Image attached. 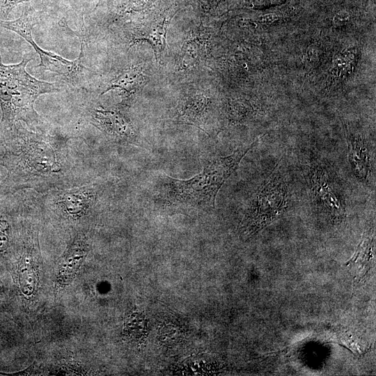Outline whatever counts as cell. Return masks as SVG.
<instances>
[{"instance_id": "cell-1", "label": "cell", "mask_w": 376, "mask_h": 376, "mask_svg": "<svg viewBox=\"0 0 376 376\" xmlns=\"http://www.w3.org/2000/svg\"><path fill=\"white\" fill-rule=\"evenodd\" d=\"M255 143L240 146L228 156L212 160L200 173L188 180L166 176L158 194L159 203L171 210L189 211L214 207L221 186Z\"/></svg>"}, {"instance_id": "cell-3", "label": "cell", "mask_w": 376, "mask_h": 376, "mask_svg": "<svg viewBox=\"0 0 376 376\" xmlns=\"http://www.w3.org/2000/svg\"><path fill=\"white\" fill-rule=\"evenodd\" d=\"M290 191L279 164L256 191L240 224L249 237L282 217L289 209Z\"/></svg>"}, {"instance_id": "cell-9", "label": "cell", "mask_w": 376, "mask_h": 376, "mask_svg": "<svg viewBox=\"0 0 376 376\" xmlns=\"http://www.w3.org/2000/svg\"><path fill=\"white\" fill-rule=\"evenodd\" d=\"M375 233H368L359 244L353 256L345 263L353 272L355 283L361 282L373 268L375 262Z\"/></svg>"}, {"instance_id": "cell-11", "label": "cell", "mask_w": 376, "mask_h": 376, "mask_svg": "<svg viewBox=\"0 0 376 376\" xmlns=\"http://www.w3.org/2000/svg\"><path fill=\"white\" fill-rule=\"evenodd\" d=\"M85 249L81 242H75L65 253L59 269L58 279L63 283H68L81 265Z\"/></svg>"}, {"instance_id": "cell-2", "label": "cell", "mask_w": 376, "mask_h": 376, "mask_svg": "<svg viewBox=\"0 0 376 376\" xmlns=\"http://www.w3.org/2000/svg\"><path fill=\"white\" fill-rule=\"evenodd\" d=\"M32 60L24 56L16 64L5 65L0 52V108L1 124L12 129L17 122L24 121L35 125L40 116L34 109V103L41 95L60 91V85L39 80L26 70Z\"/></svg>"}, {"instance_id": "cell-16", "label": "cell", "mask_w": 376, "mask_h": 376, "mask_svg": "<svg viewBox=\"0 0 376 376\" xmlns=\"http://www.w3.org/2000/svg\"><path fill=\"white\" fill-rule=\"evenodd\" d=\"M31 0H0V19L6 18L11 10L19 3Z\"/></svg>"}, {"instance_id": "cell-14", "label": "cell", "mask_w": 376, "mask_h": 376, "mask_svg": "<svg viewBox=\"0 0 376 376\" xmlns=\"http://www.w3.org/2000/svg\"><path fill=\"white\" fill-rule=\"evenodd\" d=\"M30 264L24 263L21 272V285L24 294L30 295L34 290V273Z\"/></svg>"}, {"instance_id": "cell-8", "label": "cell", "mask_w": 376, "mask_h": 376, "mask_svg": "<svg viewBox=\"0 0 376 376\" xmlns=\"http://www.w3.org/2000/svg\"><path fill=\"white\" fill-rule=\"evenodd\" d=\"M146 81L141 66L138 65L126 66L109 81L100 95L111 90H118L128 97L137 93Z\"/></svg>"}, {"instance_id": "cell-5", "label": "cell", "mask_w": 376, "mask_h": 376, "mask_svg": "<svg viewBox=\"0 0 376 376\" xmlns=\"http://www.w3.org/2000/svg\"><path fill=\"white\" fill-rule=\"evenodd\" d=\"M308 180L315 205L333 224L343 223L346 218L345 201L329 171L321 165H313L309 169Z\"/></svg>"}, {"instance_id": "cell-18", "label": "cell", "mask_w": 376, "mask_h": 376, "mask_svg": "<svg viewBox=\"0 0 376 376\" xmlns=\"http://www.w3.org/2000/svg\"><path fill=\"white\" fill-rule=\"evenodd\" d=\"M350 17V15L347 11L341 10L338 12L334 17V23L336 25L341 26L346 24Z\"/></svg>"}, {"instance_id": "cell-6", "label": "cell", "mask_w": 376, "mask_h": 376, "mask_svg": "<svg viewBox=\"0 0 376 376\" xmlns=\"http://www.w3.org/2000/svg\"><path fill=\"white\" fill-rule=\"evenodd\" d=\"M92 123L107 136L118 141H130L136 131L128 118L117 109L94 107L90 110Z\"/></svg>"}, {"instance_id": "cell-15", "label": "cell", "mask_w": 376, "mask_h": 376, "mask_svg": "<svg viewBox=\"0 0 376 376\" xmlns=\"http://www.w3.org/2000/svg\"><path fill=\"white\" fill-rule=\"evenodd\" d=\"M127 322V331L134 338L143 337L146 332V323L143 317L139 315H133Z\"/></svg>"}, {"instance_id": "cell-17", "label": "cell", "mask_w": 376, "mask_h": 376, "mask_svg": "<svg viewBox=\"0 0 376 376\" xmlns=\"http://www.w3.org/2000/svg\"><path fill=\"white\" fill-rule=\"evenodd\" d=\"M8 224L4 221H0V251L4 250L8 242Z\"/></svg>"}, {"instance_id": "cell-10", "label": "cell", "mask_w": 376, "mask_h": 376, "mask_svg": "<svg viewBox=\"0 0 376 376\" xmlns=\"http://www.w3.org/2000/svg\"><path fill=\"white\" fill-rule=\"evenodd\" d=\"M93 198V191L89 189H79L65 193L58 204L65 212L77 215L87 209Z\"/></svg>"}, {"instance_id": "cell-4", "label": "cell", "mask_w": 376, "mask_h": 376, "mask_svg": "<svg viewBox=\"0 0 376 376\" xmlns=\"http://www.w3.org/2000/svg\"><path fill=\"white\" fill-rule=\"evenodd\" d=\"M38 20L34 10L29 7L15 20L0 19V26L16 33L33 47L40 60L36 67H41L44 70L56 74L70 86L85 88L89 70L81 63L84 45L83 38L80 40V52L78 58L74 61H69L54 52L42 49L35 42L32 29L38 23Z\"/></svg>"}, {"instance_id": "cell-7", "label": "cell", "mask_w": 376, "mask_h": 376, "mask_svg": "<svg viewBox=\"0 0 376 376\" xmlns=\"http://www.w3.org/2000/svg\"><path fill=\"white\" fill-rule=\"evenodd\" d=\"M348 158L354 175L361 182H368L374 171L375 157L368 143L362 136H347Z\"/></svg>"}, {"instance_id": "cell-12", "label": "cell", "mask_w": 376, "mask_h": 376, "mask_svg": "<svg viewBox=\"0 0 376 376\" xmlns=\"http://www.w3.org/2000/svg\"><path fill=\"white\" fill-rule=\"evenodd\" d=\"M167 22L164 21L161 24L153 27L150 30H146L144 33L134 36L131 40V45L139 41H146L150 43L153 49L157 59L161 56L166 47Z\"/></svg>"}, {"instance_id": "cell-13", "label": "cell", "mask_w": 376, "mask_h": 376, "mask_svg": "<svg viewBox=\"0 0 376 376\" xmlns=\"http://www.w3.org/2000/svg\"><path fill=\"white\" fill-rule=\"evenodd\" d=\"M201 49L199 44L194 40H186L180 54L178 67L180 70L194 67L201 57Z\"/></svg>"}, {"instance_id": "cell-19", "label": "cell", "mask_w": 376, "mask_h": 376, "mask_svg": "<svg viewBox=\"0 0 376 376\" xmlns=\"http://www.w3.org/2000/svg\"><path fill=\"white\" fill-rule=\"evenodd\" d=\"M277 17L274 14H268L264 16H262L260 18V20L261 22L266 23V24H270L273 22L274 20H276Z\"/></svg>"}]
</instances>
